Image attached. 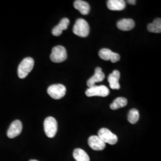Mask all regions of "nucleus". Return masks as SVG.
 <instances>
[{
    "instance_id": "obj_1",
    "label": "nucleus",
    "mask_w": 161,
    "mask_h": 161,
    "mask_svg": "<svg viewBox=\"0 0 161 161\" xmlns=\"http://www.w3.org/2000/svg\"><path fill=\"white\" fill-rule=\"evenodd\" d=\"M34 66V60L32 58H24L18 67L17 74L20 79L25 78Z\"/></svg>"
},
{
    "instance_id": "obj_2",
    "label": "nucleus",
    "mask_w": 161,
    "mask_h": 161,
    "mask_svg": "<svg viewBox=\"0 0 161 161\" xmlns=\"http://www.w3.org/2000/svg\"><path fill=\"white\" fill-rule=\"evenodd\" d=\"M74 34L80 37L85 38L90 34V26L86 20L78 19L73 28Z\"/></svg>"
},
{
    "instance_id": "obj_3",
    "label": "nucleus",
    "mask_w": 161,
    "mask_h": 161,
    "mask_svg": "<svg viewBox=\"0 0 161 161\" xmlns=\"http://www.w3.org/2000/svg\"><path fill=\"white\" fill-rule=\"evenodd\" d=\"M58 122L52 116L47 117L44 122V131L49 138H53L58 131Z\"/></svg>"
},
{
    "instance_id": "obj_4",
    "label": "nucleus",
    "mask_w": 161,
    "mask_h": 161,
    "mask_svg": "<svg viewBox=\"0 0 161 161\" xmlns=\"http://www.w3.org/2000/svg\"><path fill=\"white\" fill-rule=\"evenodd\" d=\"M68 54L66 48L62 46H57L53 48L50 59L54 63H61L66 60Z\"/></svg>"
},
{
    "instance_id": "obj_5",
    "label": "nucleus",
    "mask_w": 161,
    "mask_h": 161,
    "mask_svg": "<svg viewBox=\"0 0 161 161\" xmlns=\"http://www.w3.org/2000/svg\"><path fill=\"white\" fill-rule=\"evenodd\" d=\"M66 92V88L62 84H54L49 86L47 92L51 97L58 100L64 97Z\"/></svg>"
},
{
    "instance_id": "obj_6",
    "label": "nucleus",
    "mask_w": 161,
    "mask_h": 161,
    "mask_svg": "<svg viewBox=\"0 0 161 161\" xmlns=\"http://www.w3.org/2000/svg\"><path fill=\"white\" fill-rule=\"evenodd\" d=\"M109 88L105 86H94L86 90V94L87 97L99 96V97H106L109 94Z\"/></svg>"
},
{
    "instance_id": "obj_7",
    "label": "nucleus",
    "mask_w": 161,
    "mask_h": 161,
    "mask_svg": "<svg viewBox=\"0 0 161 161\" xmlns=\"http://www.w3.org/2000/svg\"><path fill=\"white\" fill-rule=\"evenodd\" d=\"M98 137L100 138L104 143H109L111 145L115 144L118 142V137L115 134L112 133L109 130L102 128L98 132Z\"/></svg>"
},
{
    "instance_id": "obj_8",
    "label": "nucleus",
    "mask_w": 161,
    "mask_h": 161,
    "mask_svg": "<svg viewBox=\"0 0 161 161\" xmlns=\"http://www.w3.org/2000/svg\"><path fill=\"white\" fill-rule=\"evenodd\" d=\"M99 57L104 60H110L112 63H116L120 60V56L108 48H103L98 53Z\"/></svg>"
},
{
    "instance_id": "obj_9",
    "label": "nucleus",
    "mask_w": 161,
    "mask_h": 161,
    "mask_svg": "<svg viewBox=\"0 0 161 161\" xmlns=\"http://www.w3.org/2000/svg\"><path fill=\"white\" fill-rule=\"evenodd\" d=\"M22 124L19 120L13 121L7 131V136L10 138H13L18 136L22 131Z\"/></svg>"
},
{
    "instance_id": "obj_10",
    "label": "nucleus",
    "mask_w": 161,
    "mask_h": 161,
    "mask_svg": "<svg viewBox=\"0 0 161 161\" xmlns=\"http://www.w3.org/2000/svg\"><path fill=\"white\" fill-rule=\"evenodd\" d=\"M89 146L94 150H102L106 147V143L97 136H90L88 140Z\"/></svg>"
},
{
    "instance_id": "obj_11",
    "label": "nucleus",
    "mask_w": 161,
    "mask_h": 161,
    "mask_svg": "<svg viewBox=\"0 0 161 161\" xmlns=\"http://www.w3.org/2000/svg\"><path fill=\"white\" fill-rule=\"evenodd\" d=\"M105 78V75L102 72V70L98 67L95 69V74L93 76L90 78L86 82V85L89 88H91L92 86H94L95 84L97 82H102L104 80Z\"/></svg>"
},
{
    "instance_id": "obj_12",
    "label": "nucleus",
    "mask_w": 161,
    "mask_h": 161,
    "mask_svg": "<svg viewBox=\"0 0 161 161\" xmlns=\"http://www.w3.org/2000/svg\"><path fill=\"white\" fill-rule=\"evenodd\" d=\"M120 78L119 71L115 70L108 76V82L109 83L110 87L113 90H118L120 88V84L119 80Z\"/></svg>"
},
{
    "instance_id": "obj_13",
    "label": "nucleus",
    "mask_w": 161,
    "mask_h": 161,
    "mask_svg": "<svg viewBox=\"0 0 161 161\" xmlns=\"http://www.w3.org/2000/svg\"><path fill=\"white\" fill-rule=\"evenodd\" d=\"M107 6L110 10L121 11L125 8L126 3L124 0H108Z\"/></svg>"
},
{
    "instance_id": "obj_14",
    "label": "nucleus",
    "mask_w": 161,
    "mask_h": 161,
    "mask_svg": "<svg viewBox=\"0 0 161 161\" xmlns=\"http://www.w3.org/2000/svg\"><path fill=\"white\" fill-rule=\"evenodd\" d=\"M70 21L68 18L62 19L60 23L52 30V34L56 36H58L62 34L63 31L66 30L68 28Z\"/></svg>"
},
{
    "instance_id": "obj_15",
    "label": "nucleus",
    "mask_w": 161,
    "mask_h": 161,
    "mask_svg": "<svg viewBox=\"0 0 161 161\" xmlns=\"http://www.w3.org/2000/svg\"><path fill=\"white\" fill-rule=\"evenodd\" d=\"M135 26V22L131 19H123L118 21L117 27L123 31H128L133 29Z\"/></svg>"
},
{
    "instance_id": "obj_16",
    "label": "nucleus",
    "mask_w": 161,
    "mask_h": 161,
    "mask_svg": "<svg viewBox=\"0 0 161 161\" xmlns=\"http://www.w3.org/2000/svg\"><path fill=\"white\" fill-rule=\"evenodd\" d=\"M74 6L75 9L78 10L82 15H87L90 12V4L84 1L76 0L74 2Z\"/></svg>"
},
{
    "instance_id": "obj_17",
    "label": "nucleus",
    "mask_w": 161,
    "mask_h": 161,
    "mask_svg": "<svg viewBox=\"0 0 161 161\" xmlns=\"http://www.w3.org/2000/svg\"><path fill=\"white\" fill-rule=\"evenodd\" d=\"M74 158L76 161H90V158L86 152L81 149H76L73 153Z\"/></svg>"
},
{
    "instance_id": "obj_18",
    "label": "nucleus",
    "mask_w": 161,
    "mask_h": 161,
    "mask_svg": "<svg viewBox=\"0 0 161 161\" xmlns=\"http://www.w3.org/2000/svg\"><path fill=\"white\" fill-rule=\"evenodd\" d=\"M147 30L153 33H161V19L160 18H156L153 23H149L147 25Z\"/></svg>"
},
{
    "instance_id": "obj_19",
    "label": "nucleus",
    "mask_w": 161,
    "mask_h": 161,
    "mask_svg": "<svg viewBox=\"0 0 161 161\" xmlns=\"http://www.w3.org/2000/svg\"><path fill=\"white\" fill-rule=\"evenodd\" d=\"M127 100L124 97H118L110 104V108L112 110H116L127 106Z\"/></svg>"
},
{
    "instance_id": "obj_20",
    "label": "nucleus",
    "mask_w": 161,
    "mask_h": 161,
    "mask_svg": "<svg viewBox=\"0 0 161 161\" xmlns=\"http://www.w3.org/2000/svg\"><path fill=\"white\" fill-rule=\"evenodd\" d=\"M140 118L139 112L136 109H132L130 110L128 115V121L132 124H135L137 122Z\"/></svg>"
},
{
    "instance_id": "obj_21",
    "label": "nucleus",
    "mask_w": 161,
    "mask_h": 161,
    "mask_svg": "<svg viewBox=\"0 0 161 161\" xmlns=\"http://www.w3.org/2000/svg\"><path fill=\"white\" fill-rule=\"evenodd\" d=\"M127 3L130 4H131V5H135L136 3V1H135V0H128V1H127Z\"/></svg>"
},
{
    "instance_id": "obj_22",
    "label": "nucleus",
    "mask_w": 161,
    "mask_h": 161,
    "mask_svg": "<svg viewBox=\"0 0 161 161\" xmlns=\"http://www.w3.org/2000/svg\"><path fill=\"white\" fill-rule=\"evenodd\" d=\"M29 161H37V160H35V159H31V160H30Z\"/></svg>"
}]
</instances>
